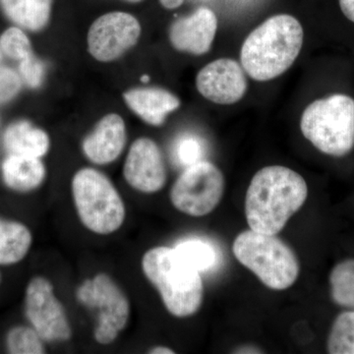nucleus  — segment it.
<instances>
[{
    "label": "nucleus",
    "instance_id": "obj_23",
    "mask_svg": "<svg viewBox=\"0 0 354 354\" xmlns=\"http://www.w3.org/2000/svg\"><path fill=\"white\" fill-rule=\"evenodd\" d=\"M44 339L34 328L17 326L9 330L6 335V348L9 353H46Z\"/></svg>",
    "mask_w": 354,
    "mask_h": 354
},
{
    "label": "nucleus",
    "instance_id": "obj_9",
    "mask_svg": "<svg viewBox=\"0 0 354 354\" xmlns=\"http://www.w3.org/2000/svg\"><path fill=\"white\" fill-rule=\"evenodd\" d=\"M25 312L32 327L44 342H66L72 330L64 305L48 279L36 277L26 288Z\"/></svg>",
    "mask_w": 354,
    "mask_h": 354
},
{
    "label": "nucleus",
    "instance_id": "obj_20",
    "mask_svg": "<svg viewBox=\"0 0 354 354\" xmlns=\"http://www.w3.org/2000/svg\"><path fill=\"white\" fill-rule=\"evenodd\" d=\"M174 248L200 274L213 271L221 261L218 249L204 237H187L177 242Z\"/></svg>",
    "mask_w": 354,
    "mask_h": 354
},
{
    "label": "nucleus",
    "instance_id": "obj_35",
    "mask_svg": "<svg viewBox=\"0 0 354 354\" xmlns=\"http://www.w3.org/2000/svg\"><path fill=\"white\" fill-rule=\"evenodd\" d=\"M0 281H1V274H0Z\"/></svg>",
    "mask_w": 354,
    "mask_h": 354
},
{
    "label": "nucleus",
    "instance_id": "obj_4",
    "mask_svg": "<svg viewBox=\"0 0 354 354\" xmlns=\"http://www.w3.org/2000/svg\"><path fill=\"white\" fill-rule=\"evenodd\" d=\"M300 129L325 155H348L354 149V100L344 94L316 100L304 109Z\"/></svg>",
    "mask_w": 354,
    "mask_h": 354
},
{
    "label": "nucleus",
    "instance_id": "obj_17",
    "mask_svg": "<svg viewBox=\"0 0 354 354\" xmlns=\"http://www.w3.org/2000/svg\"><path fill=\"white\" fill-rule=\"evenodd\" d=\"M7 187L18 192L37 189L46 178V167L39 158L9 155L1 167Z\"/></svg>",
    "mask_w": 354,
    "mask_h": 354
},
{
    "label": "nucleus",
    "instance_id": "obj_7",
    "mask_svg": "<svg viewBox=\"0 0 354 354\" xmlns=\"http://www.w3.org/2000/svg\"><path fill=\"white\" fill-rule=\"evenodd\" d=\"M77 299L91 308H99V323L95 339L101 344H113L130 318V304L127 295L111 277L104 272L86 279L79 286Z\"/></svg>",
    "mask_w": 354,
    "mask_h": 354
},
{
    "label": "nucleus",
    "instance_id": "obj_11",
    "mask_svg": "<svg viewBox=\"0 0 354 354\" xmlns=\"http://www.w3.org/2000/svg\"><path fill=\"white\" fill-rule=\"evenodd\" d=\"M247 79L243 67L230 58H220L198 72L196 88L209 101L232 104L246 94Z\"/></svg>",
    "mask_w": 354,
    "mask_h": 354
},
{
    "label": "nucleus",
    "instance_id": "obj_19",
    "mask_svg": "<svg viewBox=\"0 0 354 354\" xmlns=\"http://www.w3.org/2000/svg\"><path fill=\"white\" fill-rule=\"evenodd\" d=\"M32 242L31 232L25 225L0 218V265L21 262L29 252Z\"/></svg>",
    "mask_w": 354,
    "mask_h": 354
},
{
    "label": "nucleus",
    "instance_id": "obj_5",
    "mask_svg": "<svg viewBox=\"0 0 354 354\" xmlns=\"http://www.w3.org/2000/svg\"><path fill=\"white\" fill-rule=\"evenodd\" d=\"M232 251L235 258L271 290H288L299 276V261L295 251L276 235L245 230L237 235Z\"/></svg>",
    "mask_w": 354,
    "mask_h": 354
},
{
    "label": "nucleus",
    "instance_id": "obj_34",
    "mask_svg": "<svg viewBox=\"0 0 354 354\" xmlns=\"http://www.w3.org/2000/svg\"><path fill=\"white\" fill-rule=\"evenodd\" d=\"M2 59V50H0V62H1Z\"/></svg>",
    "mask_w": 354,
    "mask_h": 354
},
{
    "label": "nucleus",
    "instance_id": "obj_28",
    "mask_svg": "<svg viewBox=\"0 0 354 354\" xmlns=\"http://www.w3.org/2000/svg\"><path fill=\"white\" fill-rule=\"evenodd\" d=\"M342 13L354 23V0H339Z\"/></svg>",
    "mask_w": 354,
    "mask_h": 354
},
{
    "label": "nucleus",
    "instance_id": "obj_3",
    "mask_svg": "<svg viewBox=\"0 0 354 354\" xmlns=\"http://www.w3.org/2000/svg\"><path fill=\"white\" fill-rule=\"evenodd\" d=\"M142 269L160 292L165 308L177 318L196 313L204 297L201 274L167 246L153 247L144 254Z\"/></svg>",
    "mask_w": 354,
    "mask_h": 354
},
{
    "label": "nucleus",
    "instance_id": "obj_33",
    "mask_svg": "<svg viewBox=\"0 0 354 354\" xmlns=\"http://www.w3.org/2000/svg\"><path fill=\"white\" fill-rule=\"evenodd\" d=\"M142 80H143L144 82H147L146 80H149V77L148 76H144L143 78H142Z\"/></svg>",
    "mask_w": 354,
    "mask_h": 354
},
{
    "label": "nucleus",
    "instance_id": "obj_12",
    "mask_svg": "<svg viewBox=\"0 0 354 354\" xmlns=\"http://www.w3.org/2000/svg\"><path fill=\"white\" fill-rule=\"evenodd\" d=\"M123 176L131 187L143 193H156L167 183V169L162 151L155 141L137 139L130 147Z\"/></svg>",
    "mask_w": 354,
    "mask_h": 354
},
{
    "label": "nucleus",
    "instance_id": "obj_15",
    "mask_svg": "<svg viewBox=\"0 0 354 354\" xmlns=\"http://www.w3.org/2000/svg\"><path fill=\"white\" fill-rule=\"evenodd\" d=\"M123 99L133 113L153 127L164 124L167 116L180 106L178 97L162 88H131Z\"/></svg>",
    "mask_w": 354,
    "mask_h": 354
},
{
    "label": "nucleus",
    "instance_id": "obj_13",
    "mask_svg": "<svg viewBox=\"0 0 354 354\" xmlns=\"http://www.w3.org/2000/svg\"><path fill=\"white\" fill-rule=\"evenodd\" d=\"M218 30V18L208 7H200L169 28V41L176 50L202 55L211 50Z\"/></svg>",
    "mask_w": 354,
    "mask_h": 354
},
{
    "label": "nucleus",
    "instance_id": "obj_29",
    "mask_svg": "<svg viewBox=\"0 0 354 354\" xmlns=\"http://www.w3.org/2000/svg\"><path fill=\"white\" fill-rule=\"evenodd\" d=\"M184 0H160V4L167 9H176L183 3Z\"/></svg>",
    "mask_w": 354,
    "mask_h": 354
},
{
    "label": "nucleus",
    "instance_id": "obj_27",
    "mask_svg": "<svg viewBox=\"0 0 354 354\" xmlns=\"http://www.w3.org/2000/svg\"><path fill=\"white\" fill-rule=\"evenodd\" d=\"M20 88V76L10 68L0 66V104L13 99Z\"/></svg>",
    "mask_w": 354,
    "mask_h": 354
},
{
    "label": "nucleus",
    "instance_id": "obj_10",
    "mask_svg": "<svg viewBox=\"0 0 354 354\" xmlns=\"http://www.w3.org/2000/svg\"><path fill=\"white\" fill-rule=\"evenodd\" d=\"M140 36L141 25L131 14L120 11L106 13L91 26L88 50L99 62H113L133 48Z\"/></svg>",
    "mask_w": 354,
    "mask_h": 354
},
{
    "label": "nucleus",
    "instance_id": "obj_26",
    "mask_svg": "<svg viewBox=\"0 0 354 354\" xmlns=\"http://www.w3.org/2000/svg\"><path fill=\"white\" fill-rule=\"evenodd\" d=\"M20 75L22 80L32 88H39L44 81V66L34 55L20 62Z\"/></svg>",
    "mask_w": 354,
    "mask_h": 354
},
{
    "label": "nucleus",
    "instance_id": "obj_6",
    "mask_svg": "<svg viewBox=\"0 0 354 354\" xmlns=\"http://www.w3.org/2000/svg\"><path fill=\"white\" fill-rule=\"evenodd\" d=\"M72 195L84 225L97 234H111L125 220V206L113 183L97 169L85 167L72 179Z\"/></svg>",
    "mask_w": 354,
    "mask_h": 354
},
{
    "label": "nucleus",
    "instance_id": "obj_31",
    "mask_svg": "<svg viewBox=\"0 0 354 354\" xmlns=\"http://www.w3.org/2000/svg\"><path fill=\"white\" fill-rule=\"evenodd\" d=\"M235 353H259V349L258 348H254L252 346H250V348H241L239 349H237V351H235Z\"/></svg>",
    "mask_w": 354,
    "mask_h": 354
},
{
    "label": "nucleus",
    "instance_id": "obj_32",
    "mask_svg": "<svg viewBox=\"0 0 354 354\" xmlns=\"http://www.w3.org/2000/svg\"><path fill=\"white\" fill-rule=\"evenodd\" d=\"M125 1L130 2V3H137V2L142 1V0H125Z\"/></svg>",
    "mask_w": 354,
    "mask_h": 354
},
{
    "label": "nucleus",
    "instance_id": "obj_18",
    "mask_svg": "<svg viewBox=\"0 0 354 354\" xmlns=\"http://www.w3.org/2000/svg\"><path fill=\"white\" fill-rule=\"evenodd\" d=\"M53 0H0L2 12L14 24L39 32L48 24Z\"/></svg>",
    "mask_w": 354,
    "mask_h": 354
},
{
    "label": "nucleus",
    "instance_id": "obj_24",
    "mask_svg": "<svg viewBox=\"0 0 354 354\" xmlns=\"http://www.w3.org/2000/svg\"><path fill=\"white\" fill-rule=\"evenodd\" d=\"M205 152L204 141L193 134L181 135L172 147L174 162L185 169L204 160Z\"/></svg>",
    "mask_w": 354,
    "mask_h": 354
},
{
    "label": "nucleus",
    "instance_id": "obj_1",
    "mask_svg": "<svg viewBox=\"0 0 354 354\" xmlns=\"http://www.w3.org/2000/svg\"><path fill=\"white\" fill-rule=\"evenodd\" d=\"M308 186L304 177L281 165L263 167L251 180L245 197V216L254 232L278 234L304 206Z\"/></svg>",
    "mask_w": 354,
    "mask_h": 354
},
{
    "label": "nucleus",
    "instance_id": "obj_30",
    "mask_svg": "<svg viewBox=\"0 0 354 354\" xmlns=\"http://www.w3.org/2000/svg\"><path fill=\"white\" fill-rule=\"evenodd\" d=\"M149 353L152 354H174V351H172L171 348H165V346H156V348H153L151 349Z\"/></svg>",
    "mask_w": 354,
    "mask_h": 354
},
{
    "label": "nucleus",
    "instance_id": "obj_14",
    "mask_svg": "<svg viewBox=\"0 0 354 354\" xmlns=\"http://www.w3.org/2000/svg\"><path fill=\"white\" fill-rule=\"evenodd\" d=\"M127 144L124 120L116 113L102 118L92 133L83 141V152L95 165L114 162L123 152Z\"/></svg>",
    "mask_w": 354,
    "mask_h": 354
},
{
    "label": "nucleus",
    "instance_id": "obj_8",
    "mask_svg": "<svg viewBox=\"0 0 354 354\" xmlns=\"http://www.w3.org/2000/svg\"><path fill=\"white\" fill-rule=\"evenodd\" d=\"M225 177L216 165L201 160L184 169L171 190L174 208L191 216H204L220 204Z\"/></svg>",
    "mask_w": 354,
    "mask_h": 354
},
{
    "label": "nucleus",
    "instance_id": "obj_16",
    "mask_svg": "<svg viewBox=\"0 0 354 354\" xmlns=\"http://www.w3.org/2000/svg\"><path fill=\"white\" fill-rule=\"evenodd\" d=\"M3 145L9 155L41 158L48 152L50 137L28 121L9 125L4 132Z\"/></svg>",
    "mask_w": 354,
    "mask_h": 354
},
{
    "label": "nucleus",
    "instance_id": "obj_25",
    "mask_svg": "<svg viewBox=\"0 0 354 354\" xmlns=\"http://www.w3.org/2000/svg\"><path fill=\"white\" fill-rule=\"evenodd\" d=\"M0 50L7 57L22 60L32 55L30 39L18 27H11L0 37Z\"/></svg>",
    "mask_w": 354,
    "mask_h": 354
},
{
    "label": "nucleus",
    "instance_id": "obj_21",
    "mask_svg": "<svg viewBox=\"0 0 354 354\" xmlns=\"http://www.w3.org/2000/svg\"><path fill=\"white\" fill-rule=\"evenodd\" d=\"M330 286L335 304L354 310V259L335 266L330 274Z\"/></svg>",
    "mask_w": 354,
    "mask_h": 354
},
{
    "label": "nucleus",
    "instance_id": "obj_2",
    "mask_svg": "<svg viewBox=\"0 0 354 354\" xmlns=\"http://www.w3.org/2000/svg\"><path fill=\"white\" fill-rule=\"evenodd\" d=\"M304 28L288 14L274 15L249 34L241 51V66L260 82L272 80L290 68L304 46Z\"/></svg>",
    "mask_w": 354,
    "mask_h": 354
},
{
    "label": "nucleus",
    "instance_id": "obj_22",
    "mask_svg": "<svg viewBox=\"0 0 354 354\" xmlns=\"http://www.w3.org/2000/svg\"><path fill=\"white\" fill-rule=\"evenodd\" d=\"M328 353L354 354V310L335 318L328 337Z\"/></svg>",
    "mask_w": 354,
    "mask_h": 354
}]
</instances>
